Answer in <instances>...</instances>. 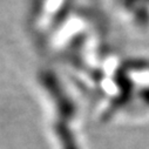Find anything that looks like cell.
Listing matches in <instances>:
<instances>
[{
	"label": "cell",
	"instance_id": "1",
	"mask_svg": "<svg viewBox=\"0 0 149 149\" xmlns=\"http://www.w3.org/2000/svg\"><path fill=\"white\" fill-rule=\"evenodd\" d=\"M113 6L121 21L133 31L149 32V0H113Z\"/></svg>",
	"mask_w": 149,
	"mask_h": 149
}]
</instances>
